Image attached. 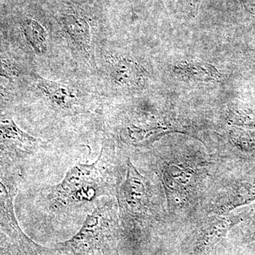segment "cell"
Returning <instances> with one entry per match:
<instances>
[{"label": "cell", "instance_id": "7c38bea8", "mask_svg": "<svg viewBox=\"0 0 255 255\" xmlns=\"http://www.w3.org/2000/svg\"><path fill=\"white\" fill-rule=\"evenodd\" d=\"M0 76L10 78L12 76V72L10 70L7 64L0 58Z\"/></svg>", "mask_w": 255, "mask_h": 255}, {"label": "cell", "instance_id": "277c9868", "mask_svg": "<svg viewBox=\"0 0 255 255\" xmlns=\"http://www.w3.org/2000/svg\"><path fill=\"white\" fill-rule=\"evenodd\" d=\"M45 142L23 131L9 114H0V164L12 166L21 172L39 162Z\"/></svg>", "mask_w": 255, "mask_h": 255}, {"label": "cell", "instance_id": "8992f818", "mask_svg": "<svg viewBox=\"0 0 255 255\" xmlns=\"http://www.w3.org/2000/svg\"><path fill=\"white\" fill-rule=\"evenodd\" d=\"M37 87L53 105L61 110H70L78 104L76 92L66 84L39 78Z\"/></svg>", "mask_w": 255, "mask_h": 255}, {"label": "cell", "instance_id": "30bf717a", "mask_svg": "<svg viewBox=\"0 0 255 255\" xmlns=\"http://www.w3.org/2000/svg\"><path fill=\"white\" fill-rule=\"evenodd\" d=\"M110 70L114 80L121 83H130L135 80L137 75L136 65L125 59L112 61L110 63Z\"/></svg>", "mask_w": 255, "mask_h": 255}, {"label": "cell", "instance_id": "8fae6325", "mask_svg": "<svg viewBox=\"0 0 255 255\" xmlns=\"http://www.w3.org/2000/svg\"><path fill=\"white\" fill-rule=\"evenodd\" d=\"M0 255H17L12 242L0 228Z\"/></svg>", "mask_w": 255, "mask_h": 255}, {"label": "cell", "instance_id": "ba28073f", "mask_svg": "<svg viewBox=\"0 0 255 255\" xmlns=\"http://www.w3.org/2000/svg\"><path fill=\"white\" fill-rule=\"evenodd\" d=\"M23 33L33 51L38 55L46 54L48 50V34L45 28L36 20H25L22 24Z\"/></svg>", "mask_w": 255, "mask_h": 255}, {"label": "cell", "instance_id": "5b68a950", "mask_svg": "<svg viewBox=\"0 0 255 255\" xmlns=\"http://www.w3.org/2000/svg\"><path fill=\"white\" fill-rule=\"evenodd\" d=\"M128 159L127 178L117 189V194L122 215L135 220L145 216L149 196L145 179Z\"/></svg>", "mask_w": 255, "mask_h": 255}, {"label": "cell", "instance_id": "7a4b0ae2", "mask_svg": "<svg viewBox=\"0 0 255 255\" xmlns=\"http://www.w3.org/2000/svg\"><path fill=\"white\" fill-rule=\"evenodd\" d=\"M117 231L112 206L100 201L78 233L49 248V255H120L116 247Z\"/></svg>", "mask_w": 255, "mask_h": 255}, {"label": "cell", "instance_id": "9c48e42d", "mask_svg": "<svg viewBox=\"0 0 255 255\" xmlns=\"http://www.w3.org/2000/svg\"><path fill=\"white\" fill-rule=\"evenodd\" d=\"M228 228V223L223 221H216L209 224L199 236L196 251L199 253L210 251L226 234Z\"/></svg>", "mask_w": 255, "mask_h": 255}, {"label": "cell", "instance_id": "3957f363", "mask_svg": "<svg viewBox=\"0 0 255 255\" xmlns=\"http://www.w3.org/2000/svg\"><path fill=\"white\" fill-rule=\"evenodd\" d=\"M22 176L16 167L0 164V228L12 242L17 255H48V248L28 238L16 219L14 199Z\"/></svg>", "mask_w": 255, "mask_h": 255}, {"label": "cell", "instance_id": "6da1fadb", "mask_svg": "<svg viewBox=\"0 0 255 255\" xmlns=\"http://www.w3.org/2000/svg\"><path fill=\"white\" fill-rule=\"evenodd\" d=\"M114 164L113 154L103 146L95 162L75 164L61 182L45 188L38 198L39 205L55 217L87 216L114 187Z\"/></svg>", "mask_w": 255, "mask_h": 255}, {"label": "cell", "instance_id": "52a82bcc", "mask_svg": "<svg viewBox=\"0 0 255 255\" xmlns=\"http://www.w3.org/2000/svg\"><path fill=\"white\" fill-rule=\"evenodd\" d=\"M62 24L74 43L84 53H88L91 48V32L86 20L75 15H67L62 18Z\"/></svg>", "mask_w": 255, "mask_h": 255}]
</instances>
